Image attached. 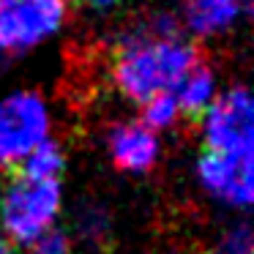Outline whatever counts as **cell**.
<instances>
[{
	"label": "cell",
	"instance_id": "1",
	"mask_svg": "<svg viewBox=\"0 0 254 254\" xmlns=\"http://www.w3.org/2000/svg\"><path fill=\"white\" fill-rule=\"evenodd\" d=\"M194 66H199V52L181 36L178 19L156 14L121 39L112 79L126 99L142 104L159 93H172Z\"/></svg>",
	"mask_w": 254,
	"mask_h": 254
},
{
	"label": "cell",
	"instance_id": "7",
	"mask_svg": "<svg viewBox=\"0 0 254 254\" xmlns=\"http://www.w3.org/2000/svg\"><path fill=\"white\" fill-rule=\"evenodd\" d=\"M107 148H110V156L118 170L134 172V175L153 170L156 159H159V137L139 121L118 123L107 134Z\"/></svg>",
	"mask_w": 254,
	"mask_h": 254
},
{
	"label": "cell",
	"instance_id": "3",
	"mask_svg": "<svg viewBox=\"0 0 254 254\" xmlns=\"http://www.w3.org/2000/svg\"><path fill=\"white\" fill-rule=\"evenodd\" d=\"M50 110L33 90H17L0 99V167H17L50 137Z\"/></svg>",
	"mask_w": 254,
	"mask_h": 254
},
{
	"label": "cell",
	"instance_id": "16",
	"mask_svg": "<svg viewBox=\"0 0 254 254\" xmlns=\"http://www.w3.org/2000/svg\"><path fill=\"white\" fill-rule=\"evenodd\" d=\"M0 254H14L11 252V243H8L6 238H0Z\"/></svg>",
	"mask_w": 254,
	"mask_h": 254
},
{
	"label": "cell",
	"instance_id": "12",
	"mask_svg": "<svg viewBox=\"0 0 254 254\" xmlns=\"http://www.w3.org/2000/svg\"><path fill=\"white\" fill-rule=\"evenodd\" d=\"M254 243H252V227L249 224H232L224 235L219 238L213 254H252Z\"/></svg>",
	"mask_w": 254,
	"mask_h": 254
},
{
	"label": "cell",
	"instance_id": "10",
	"mask_svg": "<svg viewBox=\"0 0 254 254\" xmlns=\"http://www.w3.org/2000/svg\"><path fill=\"white\" fill-rule=\"evenodd\" d=\"M22 175L33 178V181H58L66 167V156H63V148L52 139H44L39 148H33L28 156H25L22 164Z\"/></svg>",
	"mask_w": 254,
	"mask_h": 254
},
{
	"label": "cell",
	"instance_id": "14",
	"mask_svg": "<svg viewBox=\"0 0 254 254\" xmlns=\"http://www.w3.org/2000/svg\"><path fill=\"white\" fill-rule=\"evenodd\" d=\"M77 227H79V232H82L85 238L99 241L101 230H104V216H101V210H85V213L77 219Z\"/></svg>",
	"mask_w": 254,
	"mask_h": 254
},
{
	"label": "cell",
	"instance_id": "5",
	"mask_svg": "<svg viewBox=\"0 0 254 254\" xmlns=\"http://www.w3.org/2000/svg\"><path fill=\"white\" fill-rule=\"evenodd\" d=\"M202 137L208 150L252 156L254 148V104L243 85L224 90L202 112Z\"/></svg>",
	"mask_w": 254,
	"mask_h": 254
},
{
	"label": "cell",
	"instance_id": "11",
	"mask_svg": "<svg viewBox=\"0 0 254 254\" xmlns=\"http://www.w3.org/2000/svg\"><path fill=\"white\" fill-rule=\"evenodd\" d=\"M178 118H181V110H178L172 93H159L153 99L142 101V118H139V123L145 128H150L153 134L161 131V128H172L178 123Z\"/></svg>",
	"mask_w": 254,
	"mask_h": 254
},
{
	"label": "cell",
	"instance_id": "13",
	"mask_svg": "<svg viewBox=\"0 0 254 254\" xmlns=\"http://www.w3.org/2000/svg\"><path fill=\"white\" fill-rule=\"evenodd\" d=\"M33 254H71L68 235L61 230H50L33 243Z\"/></svg>",
	"mask_w": 254,
	"mask_h": 254
},
{
	"label": "cell",
	"instance_id": "9",
	"mask_svg": "<svg viewBox=\"0 0 254 254\" xmlns=\"http://www.w3.org/2000/svg\"><path fill=\"white\" fill-rule=\"evenodd\" d=\"M172 96H175V104L181 110V115H189V118L202 115L210 107V101L216 99V74L205 66H194L178 82Z\"/></svg>",
	"mask_w": 254,
	"mask_h": 254
},
{
	"label": "cell",
	"instance_id": "4",
	"mask_svg": "<svg viewBox=\"0 0 254 254\" xmlns=\"http://www.w3.org/2000/svg\"><path fill=\"white\" fill-rule=\"evenodd\" d=\"M68 0H0V58L44 44L66 22Z\"/></svg>",
	"mask_w": 254,
	"mask_h": 254
},
{
	"label": "cell",
	"instance_id": "15",
	"mask_svg": "<svg viewBox=\"0 0 254 254\" xmlns=\"http://www.w3.org/2000/svg\"><path fill=\"white\" fill-rule=\"evenodd\" d=\"M90 8H96V11H101V8H110V6H115L118 0H85Z\"/></svg>",
	"mask_w": 254,
	"mask_h": 254
},
{
	"label": "cell",
	"instance_id": "8",
	"mask_svg": "<svg viewBox=\"0 0 254 254\" xmlns=\"http://www.w3.org/2000/svg\"><path fill=\"white\" fill-rule=\"evenodd\" d=\"M181 6L183 22L194 36H216L249 11V0H181Z\"/></svg>",
	"mask_w": 254,
	"mask_h": 254
},
{
	"label": "cell",
	"instance_id": "6",
	"mask_svg": "<svg viewBox=\"0 0 254 254\" xmlns=\"http://www.w3.org/2000/svg\"><path fill=\"white\" fill-rule=\"evenodd\" d=\"M197 178L213 199L232 208H249L254 197L252 156H232L205 150L197 161Z\"/></svg>",
	"mask_w": 254,
	"mask_h": 254
},
{
	"label": "cell",
	"instance_id": "2",
	"mask_svg": "<svg viewBox=\"0 0 254 254\" xmlns=\"http://www.w3.org/2000/svg\"><path fill=\"white\" fill-rule=\"evenodd\" d=\"M63 205V191L58 181H33L19 175L8 183L0 199V224L8 241L19 246H33L44 232L52 230Z\"/></svg>",
	"mask_w": 254,
	"mask_h": 254
}]
</instances>
